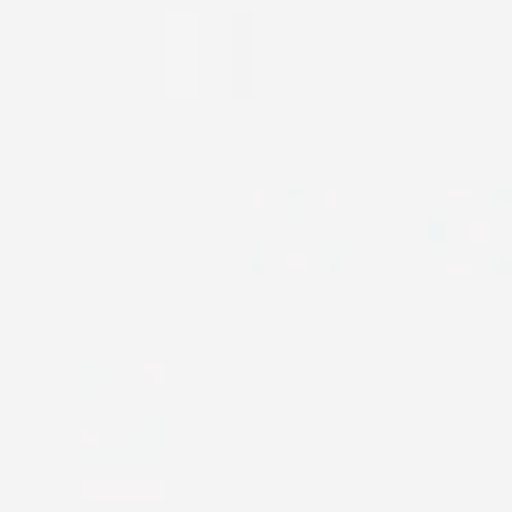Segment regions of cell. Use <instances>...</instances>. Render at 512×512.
I'll return each mask as SVG.
<instances>
[{
  "mask_svg": "<svg viewBox=\"0 0 512 512\" xmlns=\"http://www.w3.org/2000/svg\"><path fill=\"white\" fill-rule=\"evenodd\" d=\"M259 270H276V276H325V270H336V248L314 226L298 221L281 237H270V248L259 254Z\"/></svg>",
  "mask_w": 512,
  "mask_h": 512,
  "instance_id": "1",
  "label": "cell"
},
{
  "mask_svg": "<svg viewBox=\"0 0 512 512\" xmlns=\"http://www.w3.org/2000/svg\"><path fill=\"white\" fill-rule=\"evenodd\" d=\"M254 457L248 452H177L171 457V485H248Z\"/></svg>",
  "mask_w": 512,
  "mask_h": 512,
  "instance_id": "2",
  "label": "cell"
},
{
  "mask_svg": "<svg viewBox=\"0 0 512 512\" xmlns=\"http://www.w3.org/2000/svg\"><path fill=\"white\" fill-rule=\"evenodd\" d=\"M122 380H127L133 397H144V408H160V402H166V386H171V369L160 364V358H149V364H127Z\"/></svg>",
  "mask_w": 512,
  "mask_h": 512,
  "instance_id": "3",
  "label": "cell"
},
{
  "mask_svg": "<svg viewBox=\"0 0 512 512\" xmlns=\"http://www.w3.org/2000/svg\"><path fill=\"white\" fill-rule=\"evenodd\" d=\"M287 193L276 188H254L248 193V221H254V232H270V226H281V215H287Z\"/></svg>",
  "mask_w": 512,
  "mask_h": 512,
  "instance_id": "4",
  "label": "cell"
},
{
  "mask_svg": "<svg viewBox=\"0 0 512 512\" xmlns=\"http://www.w3.org/2000/svg\"><path fill=\"white\" fill-rule=\"evenodd\" d=\"M309 215H314V226H320L325 237H336V232H342V193H336V188H314L309 193Z\"/></svg>",
  "mask_w": 512,
  "mask_h": 512,
  "instance_id": "5",
  "label": "cell"
},
{
  "mask_svg": "<svg viewBox=\"0 0 512 512\" xmlns=\"http://www.w3.org/2000/svg\"><path fill=\"white\" fill-rule=\"evenodd\" d=\"M122 441H127V435L116 430L100 408H89V402H83V446H122Z\"/></svg>",
  "mask_w": 512,
  "mask_h": 512,
  "instance_id": "6",
  "label": "cell"
}]
</instances>
